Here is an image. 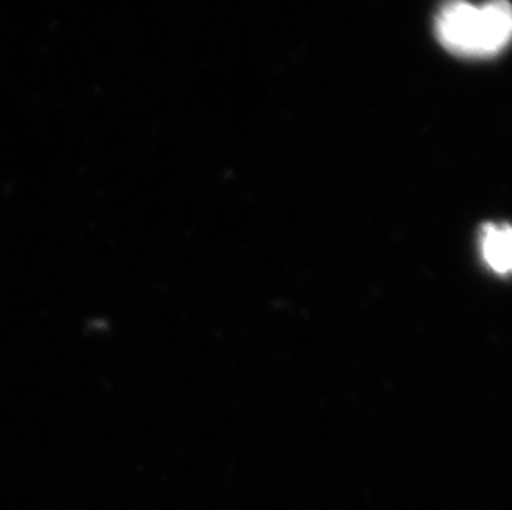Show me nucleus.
I'll use <instances>...</instances> for the list:
<instances>
[{
  "instance_id": "obj_1",
  "label": "nucleus",
  "mask_w": 512,
  "mask_h": 510,
  "mask_svg": "<svg viewBox=\"0 0 512 510\" xmlns=\"http://www.w3.org/2000/svg\"><path fill=\"white\" fill-rule=\"evenodd\" d=\"M436 37L446 50L461 57H493L509 44L512 32L508 0L474 5L450 0L435 20Z\"/></svg>"
},
{
  "instance_id": "obj_2",
  "label": "nucleus",
  "mask_w": 512,
  "mask_h": 510,
  "mask_svg": "<svg viewBox=\"0 0 512 510\" xmlns=\"http://www.w3.org/2000/svg\"><path fill=\"white\" fill-rule=\"evenodd\" d=\"M481 257L496 274H508L511 270V229L508 224L488 222L481 231Z\"/></svg>"
}]
</instances>
